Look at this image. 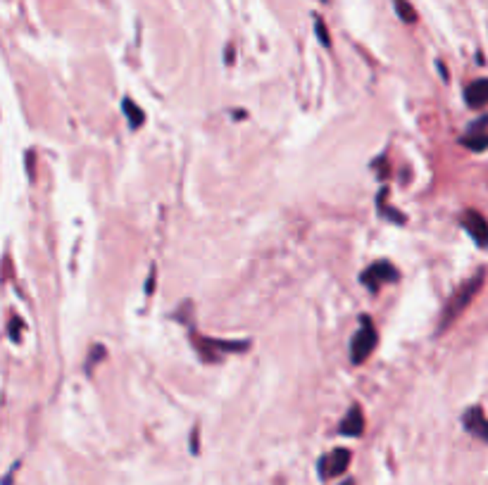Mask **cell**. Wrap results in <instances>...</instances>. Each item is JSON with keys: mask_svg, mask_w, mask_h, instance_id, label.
Segmentation results:
<instances>
[{"mask_svg": "<svg viewBox=\"0 0 488 485\" xmlns=\"http://www.w3.org/2000/svg\"><path fill=\"white\" fill-rule=\"evenodd\" d=\"M191 448H193V454H198V431H193V438H191Z\"/></svg>", "mask_w": 488, "mask_h": 485, "instance_id": "cell-16", "label": "cell"}, {"mask_svg": "<svg viewBox=\"0 0 488 485\" xmlns=\"http://www.w3.org/2000/svg\"><path fill=\"white\" fill-rule=\"evenodd\" d=\"M351 466V450L346 448H336L331 454L321 457L319 459V476L324 478H334V476H341V473L348 471Z\"/></svg>", "mask_w": 488, "mask_h": 485, "instance_id": "cell-5", "label": "cell"}, {"mask_svg": "<svg viewBox=\"0 0 488 485\" xmlns=\"http://www.w3.org/2000/svg\"><path fill=\"white\" fill-rule=\"evenodd\" d=\"M376 340H379V336H376V328L371 326V319L369 316H362L360 328L355 331L353 343H351V359L355 364H362V361L374 352Z\"/></svg>", "mask_w": 488, "mask_h": 485, "instance_id": "cell-2", "label": "cell"}, {"mask_svg": "<svg viewBox=\"0 0 488 485\" xmlns=\"http://www.w3.org/2000/svg\"><path fill=\"white\" fill-rule=\"evenodd\" d=\"M393 8H396V15L401 17L405 24H414L417 22V12L410 5V0H393Z\"/></svg>", "mask_w": 488, "mask_h": 485, "instance_id": "cell-11", "label": "cell"}, {"mask_svg": "<svg viewBox=\"0 0 488 485\" xmlns=\"http://www.w3.org/2000/svg\"><path fill=\"white\" fill-rule=\"evenodd\" d=\"M462 226L471 236V241L479 245V248L488 250V219L484 214H479V212H474V210H467L462 214Z\"/></svg>", "mask_w": 488, "mask_h": 485, "instance_id": "cell-6", "label": "cell"}, {"mask_svg": "<svg viewBox=\"0 0 488 485\" xmlns=\"http://www.w3.org/2000/svg\"><path fill=\"white\" fill-rule=\"evenodd\" d=\"M226 62H234V48H226Z\"/></svg>", "mask_w": 488, "mask_h": 485, "instance_id": "cell-17", "label": "cell"}, {"mask_svg": "<svg viewBox=\"0 0 488 485\" xmlns=\"http://www.w3.org/2000/svg\"><path fill=\"white\" fill-rule=\"evenodd\" d=\"M462 426H464V431H467L469 436H474V438L488 443V419H486V414H484L481 407H469V409L464 411L462 414Z\"/></svg>", "mask_w": 488, "mask_h": 485, "instance_id": "cell-7", "label": "cell"}, {"mask_svg": "<svg viewBox=\"0 0 488 485\" xmlns=\"http://www.w3.org/2000/svg\"><path fill=\"white\" fill-rule=\"evenodd\" d=\"M343 485H355L353 481H346V483H343Z\"/></svg>", "mask_w": 488, "mask_h": 485, "instance_id": "cell-18", "label": "cell"}, {"mask_svg": "<svg viewBox=\"0 0 488 485\" xmlns=\"http://www.w3.org/2000/svg\"><path fill=\"white\" fill-rule=\"evenodd\" d=\"M481 286H484V271L474 274L469 281H464L462 286L453 293V298L448 300L446 309H443V314H441V326H438V331H446L451 323H455V319H457V316L471 305V300L476 298V293L481 291Z\"/></svg>", "mask_w": 488, "mask_h": 485, "instance_id": "cell-1", "label": "cell"}, {"mask_svg": "<svg viewBox=\"0 0 488 485\" xmlns=\"http://www.w3.org/2000/svg\"><path fill=\"white\" fill-rule=\"evenodd\" d=\"M486 126H488V114H481L476 121H471L467 126V136H486Z\"/></svg>", "mask_w": 488, "mask_h": 485, "instance_id": "cell-13", "label": "cell"}, {"mask_svg": "<svg viewBox=\"0 0 488 485\" xmlns=\"http://www.w3.org/2000/svg\"><path fill=\"white\" fill-rule=\"evenodd\" d=\"M398 278H401V271L386 259L374 262V264L362 271V283L369 288V291H379L381 286H386V283H396Z\"/></svg>", "mask_w": 488, "mask_h": 485, "instance_id": "cell-4", "label": "cell"}, {"mask_svg": "<svg viewBox=\"0 0 488 485\" xmlns=\"http://www.w3.org/2000/svg\"><path fill=\"white\" fill-rule=\"evenodd\" d=\"M121 110H124V117H126V121H129L131 129H141V126L146 124V112H143L131 98L121 100Z\"/></svg>", "mask_w": 488, "mask_h": 485, "instance_id": "cell-10", "label": "cell"}, {"mask_svg": "<svg viewBox=\"0 0 488 485\" xmlns=\"http://www.w3.org/2000/svg\"><path fill=\"white\" fill-rule=\"evenodd\" d=\"M376 207H379L381 216H386V219H391V221H398V224H405V214H401V212H398V210H391V207H386V205H384V191L379 193V200H376Z\"/></svg>", "mask_w": 488, "mask_h": 485, "instance_id": "cell-12", "label": "cell"}, {"mask_svg": "<svg viewBox=\"0 0 488 485\" xmlns=\"http://www.w3.org/2000/svg\"><path fill=\"white\" fill-rule=\"evenodd\" d=\"M193 348L201 352L205 361H214L219 357V352H241V350H248L251 343L246 340H214V338H201L193 333Z\"/></svg>", "mask_w": 488, "mask_h": 485, "instance_id": "cell-3", "label": "cell"}, {"mask_svg": "<svg viewBox=\"0 0 488 485\" xmlns=\"http://www.w3.org/2000/svg\"><path fill=\"white\" fill-rule=\"evenodd\" d=\"M19 331H22V321L17 319V316H15L12 323H10V338H12V340H19Z\"/></svg>", "mask_w": 488, "mask_h": 485, "instance_id": "cell-15", "label": "cell"}, {"mask_svg": "<svg viewBox=\"0 0 488 485\" xmlns=\"http://www.w3.org/2000/svg\"><path fill=\"white\" fill-rule=\"evenodd\" d=\"M314 31H317V38L321 41V46L329 48V46H331L329 29H326V24H324V19H321V17H317V19H314Z\"/></svg>", "mask_w": 488, "mask_h": 485, "instance_id": "cell-14", "label": "cell"}, {"mask_svg": "<svg viewBox=\"0 0 488 485\" xmlns=\"http://www.w3.org/2000/svg\"><path fill=\"white\" fill-rule=\"evenodd\" d=\"M464 103L474 110H481L488 105V79H476L464 88Z\"/></svg>", "mask_w": 488, "mask_h": 485, "instance_id": "cell-9", "label": "cell"}, {"mask_svg": "<svg viewBox=\"0 0 488 485\" xmlns=\"http://www.w3.org/2000/svg\"><path fill=\"white\" fill-rule=\"evenodd\" d=\"M341 436H346V438H360L362 436V431H364V414H362V409H360L357 405L351 407L348 409V414H346V419L341 421Z\"/></svg>", "mask_w": 488, "mask_h": 485, "instance_id": "cell-8", "label": "cell"}]
</instances>
